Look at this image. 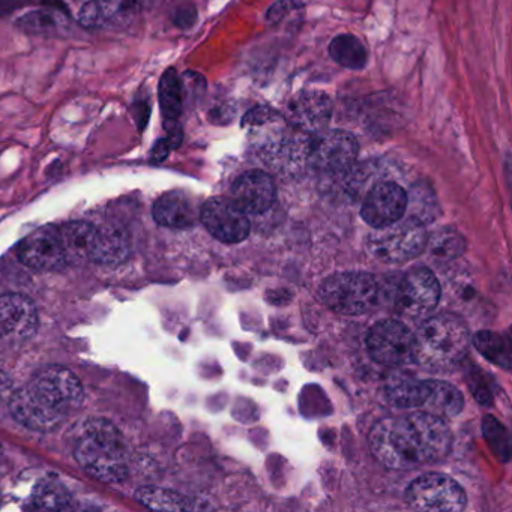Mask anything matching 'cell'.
Wrapping results in <instances>:
<instances>
[{
	"label": "cell",
	"instance_id": "1",
	"mask_svg": "<svg viewBox=\"0 0 512 512\" xmlns=\"http://www.w3.org/2000/svg\"><path fill=\"white\" fill-rule=\"evenodd\" d=\"M370 445L380 463L407 470L442 460L451 446V433L439 416L416 412L380 421L371 431Z\"/></svg>",
	"mask_w": 512,
	"mask_h": 512
},
{
	"label": "cell",
	"instance_id": "2",
	"mask_svg": "<svg viewBox=\"0 0 512 512\" xmlns=\"http://www.w3.org/2000/svg\"><path fill=\"white\" fill-rule=\"evenodd\" d=\"M466 323L454 314H436L419 325L415 335V361L430 370L457 367L469 349Z\"/></svg>",
	"mask_w": 512,
	"mask_h": 512
},
{
	"label": "cell",
	"instance_id": "3",
	"mask_svg": "<svg viewBox=\"0 0 512 512\" xmlns=\"http://www.w3.org/2000/svg\"><path fill=\"white\" fill-rule=\"evenodd\" d=\"M74 454L80 466L98 481L118 484L127 478V455L121 436L103 419L86 422Z\"/></svg>",
	"mask_w": 512,
	"mask_h": 512
},
{
	"label": "cell",
	"instance_id": "4",
	"mask_svg": "<svg viewBox=\"0 0 512 512\" xmlns=\"http://www.w3.org/2000/svg\"><path fill=\"white\" fill-rule=\"evenodd\" d=\"M376 280L365 272L332 275L320 287V299L329 310L346 316L367 313L376 304Z\"/></svg>",
	"mask_w": 512,
	"mask_h": 512
},
{
	"label": "cell",
	"instance_id": "5",
	"mask_svg": "<svg viewBox=\"0 0 512 512\" xmlns=\"http://www.w3.org/2000/svg\"><path fill=\"white\" fill-rule=\"evenodd\" d=\"M424 224L415 218L397 221L391 226L376 229L368 238V251L383 263H403L415 259L427 247Z\"/></svg>",
	"mask_w": 512,
	"mask_h": 512
},
{
	"label": "cell",
	"instance_id": "6",
	"mask_svg": "<svg viewBox=\"0 0 512 512\" xmlns=\"http://www.w3.org/2000/svg\"><path fill=\"white\" fill-rule=\"evenodd\" d=\"M406 499L419 511L458 512L466 508V493L461 485L440 473L415 479L407 488Z\"/></svg>",
	"mask_w": 512,
	"mask_h": 512
},
{
	"label": "cell",
	"instance_id": "7",
	"mask_svg": "<svg viewBox=\"0 0 512 512\" xmlns=\"http://www.w3.org/2000/svg\"><path fill=\"white\" fill-rule=\"evenodd\" d=\"M10 410L17 422L35 431L56 430L64 422L68 410L47 397L35 383L23 386L11 395Z\"/></svg>",
	"mask_w": 512,
	"mask_h": 512
},
{
	"label": "cell",
	"instance_id": "8",
	"mask_svg": "<svg viewBox=\"0 0 512 512\" xmlns=\"http://www.w3.org/2000/svg\"><path fill=\"white\" fill-rule=\"evenodd\" d=\"M367 347L374 361L389 367L415 362V334L398 320H383L368 332Z\"/></svg>",
	"mask_w": 512,
	"mask_h": 512
},
{
	"label": "cell",
	"instance_id": "9",
	"mask_svg": "<svg viewBox=\"0 0 512 512\" xmlns=\"http://www.w3.org/2000/svg\"><path fill=\"white\" fill-rule=\"evenodd\" d=\"M358 142L347 131L332 130L311 136L307 164L328 175H343L355 164Z\"/></svg>",
	"mask_w": 512,
	"mask_h": 512
},
{
	"label": "cell",
	"instance_id": "10",
	"mask_svg": "<svg viewBox=\"0 0 512 512\" xmlns=\"http://www.w3.org/2000/svg\"><path fill=\"white\" fill-rule=\"evenodd\" d=\"M440 293L439 281L430 269H412L398 286L395 305L406 316L424 317L437 307Z\"/></svg>",
	"mask_w": 512,
	"mask_h": 512
},
{
	"label": "cell",
	"instance_id": "11",
	"mask_svg": "<svg viewBox=\"0 0 512 512\" xmlns=\"http://www.w3.org/2000/svg\"><path fill=\"white\" fill-rule=\"evenodd\" d=\"M200 220L224 244H238L250 235V220L233 200L211 199L200 209Z\"/></svg>",
	"mask_w": 512,
	"mask_h": 512
},
{
	"label": "cell",
	"instance_id": "12",
	"mask_svg": "<svg viewBox=\"0 0 512 512\" xmlns=\"http://www.w3.org/2000/svg\"><path fill=\"white\" fill-rule=\"evenodd\" d=\"M19 259L37 271H59L67 265V253L61 232L53 227H44L26 236L17 247Z\"/></svg>",
	"mask_w": 512,
	"mask_h": 512
},
{
	"label": "cell",
	"instance_id": "13",
	"mask_svg": "<svg viewBox=\"0 0 512 512\" xmlns=\"http://www.w3.org/2000/svg\"><path fill=\"white\" fill-rule=\"evenodd\" d=\"M407 206H409V197L404 188L395 182H380L374 185L365 197L361 215L365 223L370 224L374 229H382L403 220Z\"/></svg>",
	"mask_w": 512,
	"mask_h": 512
},
{
	"label": "cell",
	"instance_id": "14",
	"mask_svg": "<svg viewBox=\"0 0 512 512\" xmlns=\"http://www.w3.org/2000/svg\"><path fill=\"white\" fill-rule=\"evenodd\" d=\"M332 116V101L322 91H304L295 95L287 106L289 125L299 133L319 134Z\"/></svg>",
	"mask_w": 512,
	"mask_h": 512
},
{
	"label": "cell",
	"instance_id": "15",
	"mask_svg": "<svg viewBox=\"0 0 512 512\" xmlns=\"http://www.w3.org/2000/svg\"><path fill=\"white\" fill-rule=\"evenodd\" d=\"M137 0H89L79 13L83 28L110 31L133 22L139 14Z\"/></svg>",
	"mask_w": 512,
	"mask_h": 512
},
{
	"label": "cell",
	"instance_id": "16",
	"mask_svg": "<svg viewBox=\"0 0 512 512\" xmlns=\"http://www.w3.org/2000/svg\"><path fill=\"white\" fill-rule=\"evenodd\" d=\"M232 200L245 214H263L275 202L277 190L268 173L253 170L239 176L232 185Z\"/></svg>",
	"mask_w": 512,
	"mask_h": 512
},
{
	"label": "cell",
	"instance_id": "17",
	"mask_svg": "<svg viewBox=\"0 0 512 512\" xmlns=\"http://www.w3.org/2000/svg\"><path fill=\"white\" fill-rule=\"evenodd\" d=\"M37 326V308L28 296L8 293L0 298V334L25 340L34 335Z\"/></svg>",
	"mask_w": 512,
	"mask_h": 512
},
{
	"label": "cell",
	"instance_id": "18",
	"mask_svg": "<svg viewBox=\"0 0 512 512\" xmlns=\"http://www.w3.org/2000/svg\"><path fill=\"white\" fill-rule=\"evenodd\" d=\"M32 383L38 386L47 397L70 412L83 400V386L76 374L64 367H47L34 377Z\"/></svg>",
	"mask_w": 512,
	"mask_h": 512
},
{
	"label": "cell",
	"instance_id": "19",
	"mask_svg": "<svg viewBox=\"0 0 512 512\" xmlns=\"http://www.w3.org/2000/svg\"><path fill=\"white\" fill-rule=\"evenodd\" d=\"M152 214L160 226L188 229L199 220L200 209L187 194L182 191H170L155 202Z\"/></svg>",
	"mask_w": 512,
	"mask_h": 512
},
{
	"label": "cell",
	"instance_id": "20",
	"mask_svg": "<svg viewBox=\"0 0 512 512\" xmlns=\"http://www.w3.org/2000/svg\"><path fill=\"white\" fill-rule=\"evenodd\" d=\"M158 97H160L161 113H163L166 130L172 131L181 128L178 122L182 110H184V89H182L181 77L173 68H169L161 76Z\"/></svg>",
	"mask_w": 512,
	"mask_h": 512
},
{
	"label": "cell",
	"instance_id": "21",
	"mask_svg": "<svg viewBox=\"0 0 512 512\" xmlns=\"http://www.w3.org/2000/svg\"><path fill=\"white\" fill-rule=\"evenodd\" d=\"M386 397L394 406L412 409L422 407L427 398L428 380L416 379L409 374H394L386 382Z\"/></svg>",
	"mask_w": 512,
	"mask_h": 512
},
{
	"label": "cell",
	"instance_id": "22",
	"mask_svg": "<svg viewBox=\"0 0 512 512\" xmlns=\"http://www.w3.org/2000/svg\"><path fill=\"white\" fill-rule=\"evenodd\" d=\"M464 400L461 392L455 386L439 380H428L425 412L436 416H455L463 409Z\"/></svg>",
	"mask_w": 512,
	"mask_h": 512
},
{
	"label": "cell",
	"instance_id": "23",
	"mask_svg": "<svg viewBox=\"0 0 512 512\" xmlns=\"http://www.w3.org/2000/svg\"><path fill=\"white\" fill-rule=\"evenodd\" d=\"M97 232V227L85 223V221H76V223L62 227L61 236L67 259L71 260L76 257V259L89 260Z\"/></svg>",
	"mask_w": 512,
	"mask_h": 512
},
{
	"label": "cell",
	"instance_id": "24",
	"mask_svg": "<svg viewBox=\"0 0 512 512\" xmlns=\"http://www.w3.org/2000/svg\"><path fill=\"white\" fill-rule=\"evenodd\" d=\"M329 56L340 67L347 70H362L367 65L368 55L364 44L355 35H338L329 44Z\"/></svg>",
	"mask_w": 512,
	"mask_h": 512
},
{
	"label": "cell",
	"instance_id": "25",
	"mask_svg": "<svg viewBox=\"0 0 512 512\" xmlns=\"http://www.w3.org/2000/svg\"><path fill=\"white\" fill-rule=\"evenodd\" d=\"M128 251L127 241L122 235L113 230H98L89 260L103 265H116L127 259Z\"/></svg>",
	"mask_w": 512,
	"mask_h": 512
},
{
	"label": "cell",
	"instance_id": "26",
	"mask_svg": "<svg viewBox=\"0 0 512 512\" xmlns=\"http://www.w3.org/2000/svg\"><path fill=\"white\" fill-rule=\"evenodd\" d=\"M136 499L142 505L158 511H187L193 508L190 500L181 494L160 487H142L136 491Z\"/></svg>",
	"mask_w": 512,
	"mask_h": 512
},
{
	"label": "cell",
	"instance_id": "27",
	"mask_svg": "<svg viewBox=\"0 0 512 512\" xmlns=\"http://www.w3.org/2000/svg\"><path fill=\"white\" fill-rule=\"evenodd\" d=\"M65 26V16L59 11L38 10L26 14L17 20V28L25 34L49 35L61 31Z\"/></svg>",
	"mask_w": 512,
	"mask_h": 512
},
{
	"label": "cell",
	"instance_id": "28",
	"mask_svg": "<svg viewBox=\"0 0 512 512\" xmlns=\"http://www.w3.org/2000/svg\"><path fill=\"white\" fill-rule=\"evenodd\" d=\"M476 349L479 353L490 359L494 364L508 370L511 367V352H509L508 341L503 340L500 335L490 331H482L473 338Z\"/></svg>",
	"mask_w": 512,
	"mask_h": 512
},
{
	"label": "cell",
	"instance_id": "29",
	"mask_svg": "<svg viewBox=\"0 0 512 512\" xmlns=\"http://www.w3.org/2000/svg\"><path fill=\"white\" fill-rule=\"evenodd\" d=\"M32 502L40 509H67L70 506V494L64 485L56 479H44L37 485Z\"/></svg>",
	"mask_w": 512,
	"mask_h": 512
},
{
	"label": "cell",
	"instance_id": "30",
	"mask_svg": "<svg viewBox=\"0 0 512 512\" xmlns=\"http://www.w3.org/2000/svg\"><path fill=\"white\" fill-rule=\"evenodd\" d=\"M437 257H455L463 251V239L454 232L437 233L430 245Z\"/></svg>",
	"mask_w": 512,
	"mask_h": 512
},
{
	"label": "cell",
	"instance_id": "31",
	"mask_svg": "<svg viewBox=\"0 0 512 512\" xmlns=\"http://www.w3.org/2000/svg\"><path fill=\"white\" fill-rule=\"evenodd\" d=\"M304 8L301 0H278L277 4L272 5L268 11V22L271 25H278L292 14L298 13Z\"/></svg>",
	"mask_w": 512,
	"mask_h": 512
},
{
	"label": "cell",
	"instance_id": "32",
	"mask_svg": "<svg viewBox=\"0 0 512 512\" xmlns=\"http://www.w3.org/2000/svg\"><path fill=\"white\" fill-rule=\"evenodd\" d=\"M278 118H280V115L275 110L265 106H257L251 109L250 112H247V115L242 119V125L244 127L256 128Z\"/></svg>",
	"mask_w": 512,
	"mask_h": 512
},
{
	"label": "cell",
	"instance_id": "33",
	"mask_svg": "<svg viewBox=\"0 0 512 512\" xmlns=\"http://www.w3.org/2000/svg\"><path fill=\"white\" fill-rule=\"evenodd\" d=\"M175 148L176 146L173 145L169 137L158 140V142L155 143L154 149H152V161H154V163H161V161L166 160L167 155Z\"/></svg>",
	"mask_w": 512,
	"mask_h": 512
},
{
	"label": "cell",
	"instance_id": "34",
	"mask_svg": "<svg viewBox=\"0 0 512 512\" xmlns=\"http://www.w3.org/2000/svg\"><path fill=\"white\" fill-rule=\"evenodd\" d=\"M13 394V382H11L10 377H8L4 371H0V403L10 401L11 395Z\"/></svg>",
	"mask_w": 512,
	"mask_h": 512
},
{
	"label": "cell",
	"instance_id": "35",
	"mask_svg": "<svg viewBox=\"0 0 512 512\" xmlns=\"http://www.w3.org/2000/svg\"><path fill=\"white\" fill-rule=\"evenodd\" d=\"M11 8H13L11 2H7V0H0V14H2V16H4V13H8Z\"/></svg>",
	"mask_w": 512,
	"mask_h": 512
}]
</instances>
